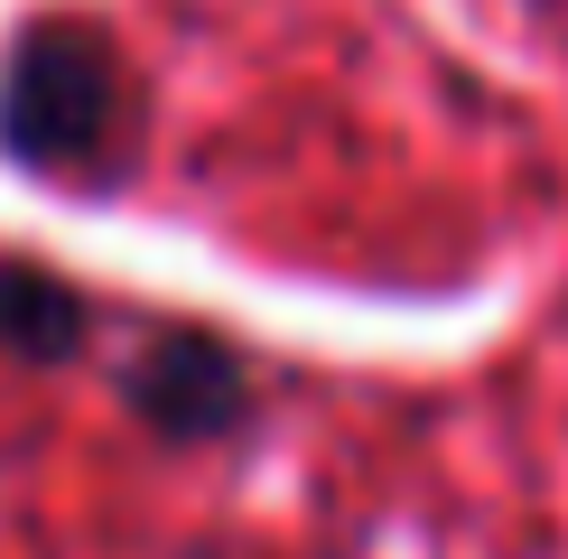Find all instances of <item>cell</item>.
<instances>
[{"instance_id":"cell-1","label":"cell","mask_w":568,"mask_h":559,"mask_svg":"<svg viewBox=\"0 0 568 559\" xmlns=\"http://www.w3.org/2000/svg\"><path fill=\"white\" fill-rule=\"evenodd\" d=\"M112 122V65L75 29H38L10 75V140L29 159H84Z\"/></svg>"},{"instance_id":"cell-2","label":"cell","mask_w":568,"mask_h":559,"mask_svg":"<svg viewBox=\"0 0 568 559\" xmlns=\"http://www.w3.org/2000/svg\"><path fill=\"white\" fill-rule=\"evenodd\" d=\"M131 392H140V410L169 419V429H224V419L243 410V392H233V364L215 355V345H196V336H169L150 364L131 373Z\"/></svg>"},{"instance_id":"cell-3","label":"cell","mask_w":568,"mask_h":559,"mask_svg":"<svg viewBox=\"0 0 568 559\" xmlns=\"http://www.w3.org/2000/svg\"><path fill=\"white\" fill-rule=\"evenodd\" d=\"M0 336L29 345V355H57V345L75 336V308H65L38 271H0Z\"/></svg>"}]
</instances>
